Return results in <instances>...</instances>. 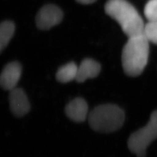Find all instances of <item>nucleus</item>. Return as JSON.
<instances>
[{"mask_svg": "<svg viewBox=\"0 0 157 157\" xmlns=\"http://www.w3.org/2000/svg\"><path fill=\"white\" fill-rule=\"evenodd\" d=\"M108 15L119 24L128 37L143 34L144 24L135 7L125 0H109L105 6Z\"/></svg>", "mask_w": 157, "mask_h": 157, "instance_id": "1", "label": "nucleus"}, {"mask_svg": "<svg viewBox=\"0 0 157 157\" xmlns=\"http://www.w3.org/2000/svg\"><path fill=\"white\" fill-rule=\"evenodd\" d=\"M149 41L144 34L129 37L122 53L124 72L135 77L143 72L148 62Z\"/></svg>", "mask_w": 157, "mask_h": 157, "instance_id": "2", "label": "nucleus"}, {"mask_svg": "<svg viewBox=\"0 0 157 157\" xmlns=\"http://www.w3.org/2000/svg\"><path fill=\"white\" fill-rule=\"evenodd\" d=\"M89 124L95 132L109 133L121 129L124 122V111L113 104L95 107L89 114Z\"/></svg>", "mask_w": 157, "mask_h": 157, "instance_id": "3", "label": "nucleus"}, {"mask_svg": "<svg viewBox=\"0 0 157 157\" xmlns=\"http://www.w3.org/2000/svg\"><path fill=\"white\" fill-rule=\"evenodd\" d=\"M157 139V110L152 112L148 124L130 136L128 140L129 151L137 157H146L148 146Z\"/></svg>", "mask_w": 157, "mask_h": 157, "instance_id": "4", "label": "nucleus"}, {"mask_svg": "<svg viewBox=\"0 0 157 157\" xmlns=\"http://www.w3.org/2000/svg\"><path fill=\"white\" fill-rule=\"evenodd\" d=\"M63 17V12L58 6L47 5L41 8L37 14V27L41 30H49L61 22Z\"/></svg>", "mask_w": 157, "mask_h": 157, "instance_id": "5", "label": "nucleus"}, {"mask_svg": "<svg viewBox=\"0 0 157 157\" xmlns=\"http://www.w3.org/2000/svg\"><path fill=\"white\" fill-rule=\"evenodd\" d=\"M9 102L11 111L17 117H22L30 109L28 97L22 89L15 88L10 91Z\"/></svg>", "mask_w": 157, "mask_h": 157, "instance_id": "6", "label": "nucleus"}, {"mask_svg": "<svg viewBox=\"0 0 157 157\" xmlns=\"http://www.w3.org/2000/svg\"><path fill=\"white\" fill-rule=\"evenodd\" d=\"M22 73V66L20 63L12 62L6 65L3 69L0 78V83L5 90L11 91L17 88Z\"/></svg>", "mask_w": 157, "mask_h": 157, "instance_id": "7", "label": "nucleus"}, {"mask_svg": "<svg viewBox=\"0 0 157 157\" xmlns=\"http://www.w3.org/2000/svg\"><path fill=\"white\" fill-rule=\"evenodd\" d=\"M65 113L75 122H83L88 116V105L82 98H77L70 102L65 107Z\"/></svg>", "mask_w": 157, "mask_h": 157, "instance_id": "8", "label": "nucleus"}, {"mask_svg": "<svg viewBox=\"0 0 157 157\" xmlns=\"http://www.w3.org/2000/svg\"><path fill=\"white\" fill-rule=\"evenodd\" d=\"M100 71L101 65L98 62L90 58H86L78 67L75 80L78 83H82L87 78H94L98 75Z\"/></svg>", "mask_w": 157, "mask_h": 157, "instance_id": "9", "label": "nucleus"}, {"mask_svg": "<svg viewBox=\"0 0 157 157\" xmlns=\"http://www.w3.org/2000/svg\"><path fill=\"white\" fill-rule=\"evenodd\" d=\"M78 67L74 62H70L62 66L58 70L56 74L57 80L62 83H66L76 80Z\"/></svg>", "mask_w": 157, "mask_h": 157, "instance_id": "10", "label": "nucleus"}, {"mask_svg": "<svg viewBox=\"0 0 157 157\" xmlns=\"http://www.w3.org/2000/svg\"><path fill=\"white\" fill-rule=\"evenodd\" d=\"M15 24L11 21H6L0 26V51L2 52L10 43L15 32Z\"/></svg>", "mask_w": 157, "mask_h": 157, "instance_id": "11", "label": "nucleus"}, {"mask_svg": "<svg viewBox=\"0 0 157 157\" xmlns=\"http://www.w3.org/2000/svg\"><path fill=\"white\" fill-rule=\"evenodd\" d=\"M143 34L148 41L157 45V21L147 23L144 26Z\"/></svg>", "mask_w": 157, "mask_h": 157, "instance_id": "12", "label": "nucleus"}, {"mask_svg": "<svg viewBox=\"0 0 157 157\" xmlns=\"http://www.w3.org/2000/svg\"><path fill=\"white\" fill-rule=\"evenodd\" d=\"M144 12L148 22L157 21V0H150L145 6Z\"/></svg>", "mask_w": 157, "mask_h": 157, "instance_id": "13", "label": "nucleus"}, {"mask_svg": "<svg viewBox=\"0 0 157 157\" xmlns=\"http://www.w3.org/2000/svg\"><path fill=\"white\" fill-rule=\"evenodd\" d=\"M76 1L82 4H90L94 2L97 0H76Z\"/></svg>", "mask_w": 157, "mask_h": 157, "instance_id": "14", "label": "nucleus"}]
</instances>
